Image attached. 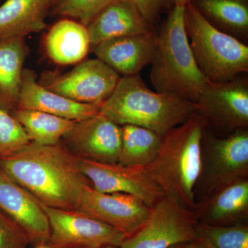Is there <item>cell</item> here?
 Instances as JSON below:
<instances>
[{"mask_svg":"<svg viewBox=\"0 0 248 248\" xmlns=\"http://www.w3.org/2000/svg\"><path fill=\"white\" fill-rule=\"evenodd\" d=\"M0 170L49 208L76 210L85 187L91 186L79 159L61 143H31L10 157L0 159Z\"/></svg>","mask_w":248,"mask_h":248,"instance_id":"cell-1","label":"cell"},{"mask_svg":"<svg viewBox=\"0 0 248 248\" xmlns=\"http://www.w3.org/2000/svg\"><path fill=\"white\" fill-rule=\"evenodd\" d=\"M205 119L195 112L186 122L163 135L161 146L151 164L145 166L165 197L194 210L195 189L202 164V140Z\"/></svg>","mask_w":248,"mask_h":248,"instance_id":"cell-2","label":"cell"},{"mask_svg":"<svg viewBox=\"0 0 248 248\" xmlns=\"http://www.w3.org/2000/svg\"><path fill=\"white\" fill-rule=\"evenodd\" d=\"M197 112V106L174 94L153 92L140 74L121 78L100 112L120 125H138L163 136Z\"/></svg>","mask_w":248,"mask_h":248,"instance_id":"cell-3","label":"cell"},{"mask_svg":"<svg viewBox=\"0 0 248 248\" xmlns=\"http://www.w3.org/2000/svg\"><path fill=\"white\" fill-rule=\"evenodd\" d=\"M151 81L156 92L198 100L208 79L197 66L184 24V6L174 5L156 35Z\"/></svg>","mask_w":248,"mask_h":248,"instance_id":"cell-4","label":"cell"},{"mask_svg":"<svg viewBox=\"0 0 248 248\" xmlns=\"http://www.w3.org/2000/svg\"><path fill=\"white\" fill-rule=\"evenodd\" d=\"M184 24L196 63L208 81L226 82L247 73L248 46L214 27L189 1Z\"/></svg>","mask_w":248,"mask_h":248,"instance_id":"cell-5","label":"cell"},{"mask_svg":"<svg viewBox=\"0 0 248 248\" xmlns=\"http://www.w3.org/2000/svg\"><path fill=\"white\" fill-rule=\"evenodd\" d=\"M248 177V130H235L220 138L208 129L202 140V164L195 189L200 200L222 186Z\"/></svg>","mask_w":248,"mask_h":248,"instance_id":"cell-6","label":"cell"},{"mask_svg":"<svg viewBox=\"0 0 248 248\" xmlns=\"http://www.w3.org/2000/svg\"><path fill=\"white\" fill-rule=\"evenodd\" d=\"M199 223L193 210L164 197L151 208L148 219L120 248H170L196 239Z\"/></svg>","mask_w":248,"mask_h":248,"instance_id":"cell-7","label":"cell"},{"mask_svg":"<svg viewBox=\"0 0 248 248\" xmlns=\"http://www.w3.org/2000/svg\"><path fill=\"white\" fill-rule=\"evenodd\" d=\"M120 75L99 59L84 60L68 73L45 72L39 83L76 102L102 107L110 97Z\"/></svg>","mask_w":248,"mask_h":248,"instance_id":"cell-8","label":"cell"},{"mask_svg":"<svg viewBox=\"0 0 248 248\" xmlns=\"http://www.w3.org/2000/svg\"><path fill=\"white\" fill-rule=\"evenodd\" d=\"M43 206L50 226L47 244L51 248L120 247L127 238L113 227L76 210Z\"/></svg>","mask_w":248,"mask_h":248,"instance_id":"cell-9","label":"cell"},{"mask_svg":"<svg viewBox=\"0 0 248 248\" xmlns=\"http://www.w3.org/2000/svg\"><path fill=\"white\" fill-rule=\"evenodd\" d=\"M79 159L81 172L93 188L104 193L130 194L143 201L150 208L165 195L145 166H126Z\"/></svg>","mask_w":248,"mask_h":248,"instance_id":"cell-10","label":"cell"},{"mask_svg":"<svg viewBox=\"0 0 248 248\" xmlns=\"http://www.w3.org/2000/svg\"><path fill=\"white\" fill-rule=\"evenodd\" d=\"M76 211L104 222L129 238L146 223L151 208L130 194L104 193L89 186L83 190Z\"/></svg>","mask_w":248,"mask_h":248,"instance_id":"cell-11","label":"cell"},{"mask_svg":"<svg viewBox=\"0 0 248 248\" xmlns=\"http://www.w3.org/2000/svg\"><path fill=\"white\" fill-rule=\"evenodd\" d=\"M61 143L78 159L117 164L122 145V125L99 112L76 122Z\"/></svg>","mask_w":248,"mask_h":248,"instance_id":"cell-12","label":"cell"},{"mask_svg":"<svg viewBox=\"0 0 248 248\" xmlns=\"http://www.w3.org/2000/svg\"><path fill=\"white\" fill-rule=\"evenodd\" d=\"M206 122L235 131L248 127V83L235 78L222 83L208 81L196 102Z\"/></svg>","mask_w":248,"mask_h":248,"instance_id":"cell-13","label":"cell"},{"mask_svg":"<svg viewBox=\"0 0 248 248\" xmlns=\"http://www.w3.org/2000/svg\"><path fill=\"white\" fill-rule=\"evenodd\" d=\"M0 212L22 230L30 244L48 242L50 226L43 205L1 170Z\"/></svg>","mask_w":248,"mask_h":248,"instance_id":"cell-14","label":"cell"},{"mask_svg":"<svg viewBox=\"0 0 248 248\" xmlns=\"http://www.w3.org/2000/svg\"><path fill=\"white\" fill-rule=\"evenodd\" d=\"M199 224L224 227L246 224L248 221V177L222 186L197 202Z\"/></svg>","mask_w":248,"mask_h":248,"instance_id":"cell-15","label":"cell"},{"mask_svg":"<svg viewBox=\"0 0 248 248\" xmlns=\"http://www.w3.org/2000/svg\"><path fill=\"white\" fill-rule=\"evenodd\" d=\"M156 47L155 32L115 37L101 42L91 48L97 59L119 75L133 76L151 64Z\"/></svg>","mask_w":248,"mask_h":248,"instance_id":"cell-16","label":"cell"},{"mask_svg":"<svg viewBox=\"0 0 248 248\" xmlns=\"http://www.w3.org/2000/svg\"><path fill=\"white\" fill-rule=\"evenodd\" d=\"M17 110L41 111L79 122L99 113L100 107L76 102L52 92L37 81L33 71L24 68Z\"/></svg>","mask_w":248,"mask_h":248,"instance_id":"cell-17","label":"cell"},{"mask_svg":"<svg viewBox=\"0 0 248 248\" xmlns=\"http://www.w3.org/2000/svg\"><path fill=\"white\" fill-rule=\"evenodd\" d=\"M87 29L91 49L115 37L154 32L138 6L129 0L111 1L93 18Z\"/></svg>","mask_w":248,"mask_h":248,"instance_id":"cell-18","label":"cell"},{"mask_svg":"<svg viewBox=\"0 0 248 248\" xmlns=\"http://www.w3.org/2000/svg\"><path fill=\"white\" fill-rule=\"evenodd\" d=\"M54 0H6L0 6V40L25 37L46 29Z\"/></svg>","mask_w":248,"mask_h":248,"instance_id":"cell-19","label":"cell"},{"mask_svg":"<svg viewBox=\"0 0 248 248\" xmlns=\"http://www.w3.org/2000/svg\"><path fill=\"white\" fill-rule=\"evenodd\" d=\"M45 50L55 63L77 64L91 49L87 27L73 19L63 18L49 29L45 37Z\"/></svg>","mask_w":248,"mask_h":248,"instance_id":"cell-20","label":"cell"},{"mask_svg":"<svg viewBox=\"0 0 248 248\" xmlns=\"http://www.w3.org/2000/svg\"><path fill=\"white\" fill-rule=\"evenodd\" d=\"M29 54L25 37L0 40V107L11 115L17 109L24 62Z\"/></svg>","mask_w":248,"mask_h":248,"instance_id":"cell-21","label":"cell"},{"mask_svg":"<svg viewBox=\"0 0 248 248\" xmlns=\"http://www.w3.org/2000/svg\"><path fill=\"white\" fill-rule=\"evenodd\" d=\"M218 30L245 43L248 37V0H189Z\"/></svg>","mask_w":248,"mask_h":248,"instance_id":"cell-22","label":"cell"},{"mask_svg":"<svg viewBox=\"0 0 248 248\" xmlns=\"http://www.w3.org/2000/svg\"><path fill=\"white\" fill-rule=\"evenodd\" d=\"M162 137L143 127L130 124L122 125L118 164L126 166H148L159 152Z\"/></svg>","mask_w":248,"mask_h":248,"instance_id":"cell-23","label":"cell"},{"mask_svg":"<svg viewBox=\"0 0 248 248\" xmlns=\"http://www.w3.org/2000/svg\"><path fill=\"white\" fill-rule=\"evenodd\" d=\"M12 115L22 125L31 142L42 146L58 144L76 122L37 110H17Z\"/></svg>","mask_w":248,"mask_h":248,"instance_id":"cell-24","label":"cell"},{"mask_svg":"<svg viewBox=\"0 0 248 248\" xmlns=\"http://www.w3.org/2000/svg\"><path fill=\"white\" fill-rule=\"evenodd\" d=\"M196 239L206 248H248V223L224 227L198 224Z\"/></svg>","mask_w":248,"mask_h":248,"instance_id":"cell-25","label":"cell"},{"mask_svg":"<svg viewBox=\"0 0 248 248\" xmlns=\"http://www.w3.org/2000/svg\"><path fill=\"white\" fill-rule=\"evenodd\" d=\"M31 143L22 125L0 107V159L14 156Z\"/></svg>","mask_w":248,"mask_h":248,"instance_id":"cell-26","label":"cell"},{"mask_svg":"<svg viewBox=\"0 0 248 248\" xmlns=\"http://www.w3.org/2000/svg\"><path fill=\"white\" fill-rule=\"evenodd\" d=\"M113 0H54V15L73 19L87 27L93 18Z\"/></svg>","mask_w":248,"mask_h":248,"instance_id":"cell-27","label":"cell"},{"mask_svg":"<svg viewBox=\"0 0 248 248\" xmlns=\"http://www.w3.org/2000/svg\"><path fill=\"white\" fill-rule=\"evenodd\" d=\"M29 245L22 230L0 212V248H28Z\"/></svg>","mask_w":248,"mask_h":248,"instance_id":"cell-28","label":"cell"},{"mask_svg":"<svg viewBox=\"0 0 248 248\" xmlns=\"http://www.w3.org/2000/svg\"><path fill=\"white\" fill-rule=\"evenodd\" d=\"M137 6L147 22L153 26L159 18L162 10L167 6L170 0H129Z\"/></svg>","mask_w":248,"mask_h":248,"instance_id":"cell-29","label":"cell"},{"mask_svg":"<svg viewBox=\"0 0 248 248\" xmlns=\"http://www.w3.org/2000/svg\"><path fill=\"white\" fill-rule=\"evenodd\" d=\"M183 248H206L203 246V244L199 241L198 239H196L192 242L188 243Z\"/></svg>","mask_w":248,"mask_h":248,"instance_id":"cell-30","label":"cell"},{"mask_svg":"<svg viewBox=\"0 0 248 248\" xmlns=\"http://www.w3.org/2000/svg\"><path fill=\"white\" fill-rule=\"evenodd\" d=\"M170 2L173 3L174 5H178V6H185L186 3L189 1V0H170Z\"/></svg>","mask_w":248,"mask_h":248,"instance_id":"cell-31","label":"cell"},{"mask_svg":"<svg viewBox=\"0 0 248 248\" xmlns=\"http://www.w3.org/2000/svg\"><path fill=\"white\" fill-rule=\"evenodd\" d=\"M51 248L50 246H48L47 244H41L39 245H37V246H35V248Z\"/></svg>","mask_w":248,"mask_h":248,"instance_id":"cell-32","label":"cell"},{"mask_svg":"<svg viewBox=\"0 0 248 248\" xmlns=\"http://www.w3.org/2000/svg\"><path fill=\"white\" fill-rule=\"evenodd\" d=\"M83 248H120L117 247V246H99V247Z\"/></svg>","mask_w":248,"mask_h":248,"instance_id":"cell-33","label":"cell"},{"mask_svg":"<svg viewBox=\"0 0 248 248\" xmlns=\"http://www.w3.org/2000/svg\"><path fill=\"white\" fill-rule=\"evenodd\" d=\"M186 244H187L176 245V246H172V247L170 248H183Z\"/></svg>","mask_w":248,"mask_h":248,"instance_id":"cell-34","label":"cell"}]
</instances>
